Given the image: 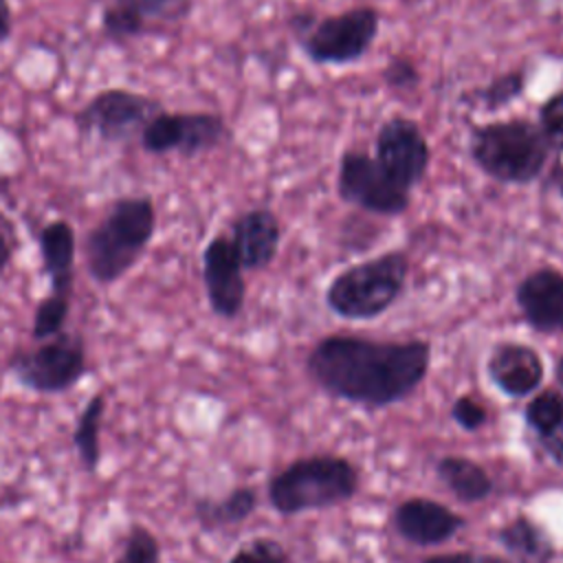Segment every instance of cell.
Returning a JSON list of instances; mask_svg holds the SVG:
<instances>
[{"instance_id": "obj_1", "label": "cell", "mask_w": 563, "mask_h": 563, "mask_svg": "<svg viewBox=\"0 0 563 563\" xmlns=\"http://www.w3.org/2000/svg\"><path fill=\"white\" fill-rule=\"evenodd\" d=\"M431 345L422 339L380 341L330 334L306 358L310 378L330 396L361 405L389 407L411 396L427 378Z\"/></svg>"}, {"instance_id": "obj_2", "label": "cell", "mask_w": 563, "mask_h": 563, "mask_svg": "<svg viewBox=\"0 0 563 563\" xmlns=\"http://www.w3.org/2000/svg\"><path fill=\"white\" fill-rule=\"evenodd\" d=\"M468 156L482 174L497 183L530 185L545 169L552 147L534 121L512 117L473 125Z\"/></svg>"}, {"instance_id": "obj_3", "label": "cell", "mask_w": 563, "mask_h": 563, "mask_svg": "<svg viewBox=\"0 0 563 563\" xmlns=\"http://www.w3.org/2000/svg\"><path fill=\"white\" fill-rule=\"evenodd\" d=\"M156 229L154 202L145 196L119 198L84 240L86 268L99 284L121 279L145 253Z\"/></svg>"}, {"instance_id": "obj_4", "label": "cell", "mask_w": 563, "mask_h": 563, "mask_svg": "<svg viewBox=\"0 0 563 563\" xmlns=\"http://www.w3.org/2000/svg\"><path fill=\"white\" fill-rule=\"evenodd\" d=\"M409 271V255L400 249L356 262L332 277L325 288V306L347 321L376 319L402 297Z\"/></svg>"}, {"instance_id": "obj_5", "label": "cell", "mask_w": 563, "mask_h": 563, "mask_svg": "<svg viewBox=\"0 0 563 563\" xmlns=\"http://www.w3.org/2000/svg\"><path fill=\"white\" fill-rule=\"evenodd\" d=\"M356 466L332 453L299 457L268 479V501L279 515H299L328 508L354 497Z\"/></svg>"}, {"instance_id": "obj_6", "label": "cell", "mask_w": 563, "mask_h": 563, "mask_svg": "<svg viewBox=\"0 0 563 563\" xmlns=\"http://www.w3.org/2000/svg\"><path fill=\"white\" fill-rule=\"evenodd\" d=\"M9 372L35 394H64L86 374V345L81 336L59 332L31 350L13 352Z\"/></svg>"}, {"instance_id": "obj_7", "label": "cell", "mask_w": 563, "mask_h": 563, "mask_svg": "<svg viewBox=\"0 0 563 563\" xmlns=\"http://www.w3.org/2000/svg\"><path fill=\"white\" fill-rule=\"evenodd\" d=\"M378 29V9L358 4L334 15L317 18L299 42L310 62L319 66H345L358 62L369 51Z\"/></svg>"}, {"instance_id": "obj_8", "label": "cell", "mask_w": 563, "mask_h": 563, "mask_svg": "<svg viewBox=\"0 0 563 563\" xmlns=\"http://www.w3.org/2000/svg\"><path fill=\"white\" fill-rule=\"evenodd\" d=\"M336 194L343 202L378 216H400L411 205V191L402 189L372 154L358 150L341 154Z\"/></svg>"}, {"instance_id": "obj_9", "label": "cell", "mask_w": 563, "mask_h": 563, "mask_svg": "<svg viewBox=\"0 0 563 563\" xmlns=\"http://www.w3.org/2000/svg\"><path fill=\"white\" fill-rule=\"evenodd\" d=\"M141 147L150 154L198 156L211 152L227 136L229 128L216 112H165L154 114L141 130Z\"/></svg>"}, {"instance_id": "obj_10", "label": "cell", "mask_w": 563, "mask_h": 563, "mask_svg": "<svg viewBox=\"0 0 563 563\" xmlns=\"http://www.w3.org/2000/svg\"><path fill=\"white\" fill-rule=\"evenodd\" d=\"M158 112V101L125 88H110L97 92L75 114V125L86 136H97L101 141H123L134 132L141 134L145 123Z\"/></svg>"}, {"instance_id": "obj_11", "label": "cell", "mask_w": 563, "mask_h": 563, "mask_svg": "<svg viewBox=\"0 0 563 563\" xmlns=\"http://www.w3.org/2000/svg\"><path fill=\"white\" fill-rule=\"evenodd\" d=\"M374 158L402 189L411 191L429 169L431 150L413 119L394 114L376 132Z\"/></svg>"}, {"instance_id": "obj_12", "label": "cell", "mask_w": 563, "mask_h": 563, "mask_svg": "<svg viewBox=\"0 0 563 563\" xmlns=\"http://www.w3.org/2000/svg\"><path fill=\"white\" fill-rule=\"evenodd\" d=\"M202 284L209 308L222 319H235L246 299L244 268L229 235L218 233L202 251Z\"/></svg>"}, {"instance_id": "obj_13", "label": "cell", "mask_w": 563, "mask_h": 563, "mask_svg": "<svg viewBox=\"0 0 563 563\" xmlns=\"http://www.w3.org/2000/svg\"><path fill=\"white\" fill-rule=\"evenodd\" d=\"M515 303L523 321L539 334L563 332V271L541 266L515 286Z\"/></svg>"}, {"instance_id": "obj_14", "label": "cell", "mask_w": 563, "mask_h": 563, "mask_svg": "<svg viewBox=\"0 0 563 563\" xmlns=\"http://www.w3.org/2000/svg\"><path fill=\"white\" fill-rule=\"evenodd\" d=\"M486 376L510 398L534 394L545 376L541 354L521 341H499L486 358Z\"/></svg>"}, {"instance_id": "obj_15", "label": "cell", "mask_w": 563, "mask_h": 563, "mask_svg": "<svg viewBox=\"0 0 563 563\" xmlns=\"http://www.w3.org/2000/svg\"><path fill=\"white\" fill-rule=\"evenodd\" d=\"M394 530L409 543L440 545L464 528V519L444 504L427 497H409L391 512Z\"/></svg>"}, {"instance_id": "obj_16", "label": "cell", "mask_w": 563, "mask_h": 563, "mask_svg": "<svg viewBox=\"0 0 563 563\" xmlns=\"http://www.w3.org/2000/svg\"><path fill=\"white\" fill-rule=\"evenodd\" d=\"M229 240L244 271H262L279 251L282 227L271 209L257 207L233 222Z\"/></svg>"}, {"instance_id": "obj_17", "label": "cell", "mask_w": 563, "mask_h": 563, "mask_svg": "<svg viewBox=\"0 0 563 563\" xmlns=\"http://www.w3.org/2000/svg\"><path fill=\"white\" fill-rule=\"evenodd\" d=\"M42 266L51 282V292L70 297L75 264V231L66 220L48 222L37 238Z\"/></svg>"}, {"instance_id": "obj_18", "label": "cell", "mask_w": 563, "mask_h": 563, "mask_svg": "<svg viewBox=\"0 0 563 563\" xmlns=\"http://www.w3.org/2000/svg\"><path fill=\"white\" fill-rule=\"evenodd\" d=\"M257 490L251 486H238L224 497H198L194 501V517L202 530H222L238 526L255 512Z\"/></svg>"}, {"instance_id": "obj_19", "label": "cell", "mask_w": 563, "mask_h": 563, "mask_svg": "<svg viewBox=\"0 0 563 563\" xmlns=\"http://www.w3.org/2000/svg\"><path fill=\"white\" fill-rule=\"evenodd\" d=\"M440 482L466 504H477L493 493V479L484 466L462 455H444L435 464Z\"/></svg>"}, {"instance_id": "obj_20", "label": "cell", "mask_w": 563, "mask_h": 563, "mask_svg": "<svg viewBox=\"0 0 563 563\" xmlns=\"http://www.w3.org/2000/svg\"><path fill=\"white\" fill-rule=\"evenodd\" d=\"M497 539L504 550L517 559V563H550L554 559L552 539L526 515H517L504 523Z\"/></svg>"}, {"instance_id": "obj_21", "label": "cell", "mask_w": 563, "mask_h": 563, "mask_svg": "<svg viewBox=\"0 0 563 563\" xmlns=\"http://www.w3.org/2000/svg\"><path fill=\"white\" fill-rule=\"evenodd\" d=\"M106 411V396L92 394L81 413L77 416L75 429H73V446L79 455L81 468L86 473H97L99 464H101V442H99V433H101V418Z\"/></svg>"}, {"instance_id": "obj_22", "label": "cell", "mask_w": 563, "mask_h": 563, "mask_svg": "<svg viewBox=\"0 0 563 563\" xmlns=\"http://www.w3.org/2000/svg\"><path fill=\"white\" fill-rule=\"evenodd\" d=\"M526 86H528L526 68H512L493 77L488 84L464 92L460 101L466 106L479 108L484 112H497L510 106L512 101H517L526 92Z\"/></svg>"}, {"instance_id": "obj_23", "label": "cell", "mask_w": 563, "mask_h": 563, "mask_svg": "<svg viewBox=\"0 0 563 563\" xmlns=\"http://www.w3.org/2000/svg\"><path fill=\"white\" fill-rule=\"evenodd\" d=\"M68 310H70V297L55 295V292L44 297L35 306L33 323H31V336L35 341H46V339H53L59 332H64Z\"/></svg>"}, {"instance_id": "obj_24", "label": "cell", "mask_w": 563, "mask_h": 563, "mask_svg": "<svg viewBox=\"0 0 563 563\" xmlns=\"http://www.w3.org/2000/svg\"><path fill=\"white\" fill-rule=\"evenodd\" d=\"M112 563H161V543L156 534L143 523H132Z\"/></svg>"}, {"instance_id": "obj_25", "label": "cell", "mask_w": 563, "mask_h": 563, "mask_svg": "<svg viewBox=\"0 0 563 563\" xmlns=\"http://www.w3.org/2000/svg\"><path fill=\"white\" fill-rule=\"evenodd\" d=\"M528 429L537 435L563 420V394L559 389H543L530 398L523 409Z\"/></svg>"}, {"instance_id": "obj_26", "label": "cell", "mask_w": 563, "mask_h": 563, "mask_svg": "<svg viewBox=\"0 0 563 563\" xmlns=\"http://www.w3.org/2000/svg\"><path fill=\"white\" fill-rule=\"evenodd\" d=\"M145 26H147V20H143L141 15L128 11L119 4H110L101 13V29L112 40L136 37L145 31Z\"/></svg>"}, {"instance_id": "obj_27", "label": "cell", "mask_w": 563, "mask_h": 563, "mask_svg": "<svg viewBox=\"0 0 563 563\" xmlns=\"http://www.w3.org/2000/svg\"><path fill=\"white\" fill-rule=\"evenodd\" d=\"M543 136L548 139L552 152L563 154V90L552 92L541 106H539V121Z\"/></svg>"}, {"instance_id": "obj_28", "label": "cell", "mask_w": 563, "mask_h": 563, "mask_svg": "<svg viewBox=\"0 0 563 563\" xmlns=\"http://www.w3.org/2000/svg\"><path fill=\"white\" fill-rule=\"evenodd\" d=\"M227 563H290V556L279 541L260 537L238 548Z\"/></svg>"}, {"instance_id": "obj_29", "label": "cell", "mask_w": 563, "mask_h": 563, "mask_svg": "<svg viewBox=\"0 0 563 563\" xmlns=\"http://www.w3.org/2000/svg\"><path fill=\"white\" fill-rule=\"evenodd\" d=\"M383 81L394 90H411L420 81V70L413 59L396 55L383 68Z\"/></svg>"}, {"instance_id": "obj_30", "label": "cell", "mask_w": 563, "mask_h": 563, "mask_svg": "<svg viewBox=\"0 0 563 563\" xmlns=\"http://www.w3.org/2000/svg\"><path fill=\"white\" fill-rule=\"evenodd\" d=\"M451 418L464 431H477V429H482L486 424L488 411L473 396H460L451 405Z\"/></svg>"}, {"instance_id": "obj_31", "label": "cell", "mask_w": 563, "mask_h": 563, "mask_svg": "<svg viewBox=\"0 0 563 563\" xmlns=\"http://www.w3.org/2000/svg\"><path fill=\"white\" fill-rule=\"evenodd\" d=\"M539 446L550 455V460L563 468V420L554 427L537 433Z\"/></svg>"}, {"instance_id": "obj_32", "label": "cell", "mask_w": 563, "mask_h": 563, "mask_svg": "<svg viewBox=\"0 0 563 563\" xmlns=\"http://www.w3.org/2000/svg\"><path fill=\"white\" fill-rule=\"evenodd\" d=\"M422 563H510L497 554H477V552H444L427 556Z\"/></svg>"}, {"instance_id": "obj_33", "label": "cell", "mask_w": 563, "mask_h": 563, "mask_svg": "<svg viewBox=\"0 0 563 563\" xmlns=\"http://www.w3.org/2000/svg\"><path fill=\"white\" fill-rule=\"evenodd\" d=\"M172 0H114V4L141 15L143 20H150V18H156L161 13L167 11Z\"/></svg>"}, {"instance_id": "obj_34", "label": "cell", "mask_w": 563, "mask_h": 563, "mask_svg": "<svg viewBox=\"0 0 563 563\" xmlns=\"http://www.w3.org/2000/svg\"><path fill=\"white\" fill-rule=\"evenodd\" d=\"M15 251V229L11 220L0 211V275L9 266Z\"/></svg>"}, {"instance_id": "obj_35", "label": "cell", "mask_w": 563, "mask_h": 563, "mask_svg": "<svg viewBox=\"0 0 563 563\" xmlns=\"http://www.w3.org/2000/svg\"><path fill=\"white\" fill-rule=\"evenodd\" d=\"M11 26H13V18H11L9 0H0V44L9 40Z\"/></svg>"}, {"instance_id": "obj_36", "label": "cell", "mask_w": 563, "mask_h": 563, "mask_svg": "<svg viewBox=\"0 0 563 563\" xmlns=\"http://www.w3.org/2000/svg\"><path fill=\"white\" fill-rule=\"evenodd\" d=\"M554 376H556V383H559V387L563 389V354L559 356V361H556V367H554Z\"/></svg>"}, {"instance_id": "obj_37", "label": "cell", "mask_w": 563, "mask_h": 563, "mask_svg": "<svg viewBox=\"0 0 563 563\" xmlns=\"http://www.w3.org/2000/svg\"><path fill=\"white\" fill-rule=\"evenodd\" d=\"M559 194H561V198H563V183L559 185Z\"/></svg>"}]
</instances>
